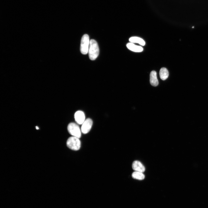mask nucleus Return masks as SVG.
<instances>
[{
    "mask_svg": "<svg viewBox=\"0 0 208 208\" xmlns=\"http://www.w3.org/2000/svg\"><path fill=\"white\" fill-rule=\"evenodd\" d=\"M150 82L151 85L153 86H157L159 85L157 73L155 71H152L150 73Z\"/></svg>",
    "mask_w": 208,
    "mask_h": 208,
    "instance_id": "6e6552de",
    "label": "nucleus"
},
{
    "mask_svg": "<svg viewBox=\"0 0 208 208\" xmlns=\"http://www.w3.org/2000/svg\"><path fill=\"white\" fill-rule=\"evenodd\" d=\"M93 122L91 118L87 119L82 124L81 130L84 134H86L90 131L92 126Z\"/></svg>",
    "mask_w": 208,
    "mask_h": 208,
    "instance_id": "39448f33",
    "label": "nucleus"
},
{
    "mask_svg": "<svg viewBox=\"0 0 208 208\" xmlns=\"http://www.w3.org/2000/svg\"><path fill=\"white\" fill-rule=\"evenodd\" d=\"M126 46L129 49L135 52H141L143 50V48L141 46L136 45L132 43H128Z\"/></svg>",
    "mask_w": 208,
    "mask_h": 208,
    "instance_id": "1a4fd4ad",
    "label": "nucleus"
},
{
    "mask_svg": "<svg viewBox=\"0 0 208 208\" xmlns=\"http://www.w3.org/2000/svg\"><path fill=\"white\" fill-rule=\"evenodd\" d=\"M68 129L69 133L73 136L80 138L81 136V130L78 125L74 123L70 124Z\"/></svg>",
    "mask_w": 208,
    "mask_h": 208,
    "instance_id": "20e7f679",
    "label": "nucleus"
},
{
    "mask_svg": "<svg viewBox=\"0 0 208 208\" xmlns=\"http://www.w3.org/2000/svg\"><path fill=\"white\" fill-rule=\"evenodd\" d=\"M74 117L76 122L79 124H82L85 120V114L81 111L76 112L75 114Z\"/></svg>",
    "mask_w": 208,
    "mask_h": 208,
    "instance_id": "423d86ee",
    "label": "nucleus"
},
{
    "mask_svg": "<svg viewBox=\"0 0 208 208\" xmlns=\"http://www.w3.org/2000/svg\"><path fill=\"white\" fill-rule=\"evenodd\" d=\"M129 40L131 43H138L143 46L145 44V42L143 39L137 37H131L130 38Z\"/></svg>",
    "mask_w": 208,
    "mask_h": 208,
    "instance_id": "9b49d317",
    "label": "nucleus"
},
{
    "mask_svg": "<svg viewBox=\"0 0 208 208\" xmlns=\"http://www.w3.org/2000/svg\"><path fill=\"white\" fill-rule=\"evenodd\" d=\"M89 58L91 60L94 61L97 58L99 54V48L97 42L94 39L90 40L88 51Z\"/></svg>",
    "mask_w": 208,
    "mask_h": 208,
    "instance_id": "f257e3e1",
    "label": "nucleus"
},
{
    "mask_svg": "<svg viewBox=\"0 0 208 208\" xmlns=\"http://www.w3.org/2000/svg\"><path fill=\"white\" fill-rule=\"evenodd\" d=\"M90 43L89 36L87 34L83 35L81 39L80 47L81 52L82 54L85 55L88 53Z\"/></svg>",
    "mask_w": 208,
    "mask_h": 208,
    "instance_id": "7ed1b4c3",
    "label": "nucleus"
},
{
    "mask_svg": "<svg viewBox=\"0 0 208 208\" xmlns=\"http://www.w3.org/2000/svg\"><path fill=\"white\" fill-rule=\"evenodd\" d=\"M133 169L135 171L143 173L145 171V168L143 165L138 161L133 162L132 165Z\"/></svg>",
    "mask_w": 208,
    "mask_h": 208,
    "instance_id": "0eeeda50",
    "label": "nucleus"
},
{
    "mask_svg": "<svg viewBox=\"0 0 208 208\" xmlns=\"http://www.w3.org/2000/svg\"><path fill=\"white\" fill-rule=\"evenodd\" d=\"M79 138L74 136L69 138L67 142V145L68 147L73 150H79L81 145V142Z\"/></svg>",
    "mask_w": 208,
    "mask_h": 208,
    "instance_id": "f03ea898",
    "label": "nucleus"
},
{
    "mask_svg": "<svg viewBox=\"0 0 208 208\" xmlns=\"http://www.w3.org/2000/svg\"><path fill=\"white\" fill-rule=\"evenodd\" d=\"M36 128L37 129V130H38L39 129V128L38 127H36Z\"/></svg>",
    "mask_w": 208,
    "mask_h": 208,
    "instance_id": "ddd939ff",
    "label": "nucleus"
},
{
    "mask_svg": "<svg viewBox=\"0 0 208 208\" xmlns=\"http://www.w3.org/2000/svg\"><path fill=\"white\" fill-rule=\"evenodd\" d=\"M159 74L161 78L163 80H166L169 76V72L168 70L165 68L161 69Z\"/></svg>",
    "mask_w": 208,
    "mask_h": 208,
    "instance_id": "9d476101",
    "label": "nucleus"
},
{
    "mask_svg": "<svg viewBox=\"0 0 208 208\" xmlns=\"http://www.w3.org/2000/svg\"><path fill=\"white\" fill-rule=\"evenodd\" d=\"M132 177L136 179L142 180L144 179L145 176L143 173L135 171L132 175Z\"/></svg>",
    "mask_w": 208,
    "mask_h": 208,
    "instance_id": "f8f14e48",
    "label": "nucleus"
}]
</instances>
